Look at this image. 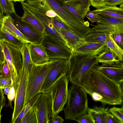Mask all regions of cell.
Wrapping results in <instances>:
<instances>
[{
	"label": "cell",
	"mask_w": 123,
	"mask_h": 123,
	"mask_svg": "<svg viewBox=\"0 0 123 123\" xmlns=\"http://www.w3.org/2000/svg\"><path fill=\"white\" fill-rule=\"evenodd\" d=\"M93 66L86 75L81 86L93 101L102 105H122L123 104V85L109 78L98 68Z\"/></svg>",
	"instance_id": "1"
},
{
	"label": "cell",
	"mask_w": 123,
	"mask_h": 123,
	"mask_svg": "<svg viewBox=\"0 0 123 123\" xmlns=\"http://www.w3.org/2000/svg\"><path fill=\"white\" fill-rule=\"evenodd\" d=\"M97 55L76 54L72 52L68 59V70L66 76L72 84L81 86L90 69L99 63Z\"/></svg>",
	"instance_id": "2"
},
{
	"label": "cell",
	"mask_w": 123,
	"mask_h": 123,
	"mask_svg": "<svg viewBox=\"0 0 123 123\" xmlns=\"http://www.w3.org/2000/svg\"><path fill=\"white\" fill-rule=\"evenodd\" d=\"M87 94L81 86L74 84L69 87L63 111L66 119L75 120L87 113Z\"/></svg>",
	"instance_id": "3"
},
{
	"label": "cell",
	"mask_w": 123,
	"mask_h": 123,
	"mask_svg": "<svg viewBox=\"0 0 123 123\" xmlns=\"http://www.w3.org/2000/svg\"><path fill=\"white\" fill-rule=\"evenodd\" d=\"M49 61L48 62L43 64H33L27 77L24 107L40 93L46 76L53 65V59H49Z\"/></svg>",
	"instance_id": "4"
},
{
	"label": "cell",
	"mask_w": 123,
	"mask_h": 123,
	"mask_svg": "<svg viewBox=\"0 0 123 123\" xmlns=\"http://www.w3.org/2000/svg\"><path fill=\"white\" fill-rule=\"evenodd\" d=\"M55 12L57 18L74 32L84 37L92 32L88 21L83 23L77 17L66 10L55 0H45Z\"/></svg>",
	"instance_id": "5"
},
{
	"label": "cell",
	"mask_w": 123,
	"mask_h": 123,
	"mask_svg": "<svg viewBox=\"0 0 123 123\" xmlns=\"http://www.w3.org/2000/svg\"><path fill=\"white\" fill-rule=\"evenodd\" d=\"M69 80L66 75L62 76L50 88L53 115H58L63 111L68 94Z\"/></svg>",
	"instance_id": "6"
},
{
	"label": "cell",
	"mask_w": 123,
	"mask_h": 123,
	"mask_svg": "<svg viewBox=\"0 0 123 123\" xmlns=\"http://www.w3.org/2000/svg\"><path fill=\"white\" fill-rule=\"evenodd\" d=\"M5 58L8 64L13 83L17 80L18 73L22 70V58L20 50L6 42H2Z\"/></svg>",
	"instance_id": "7"
},
{
	"label": "cell",
	"mask_w": 123,
	"mask_h": 123,
	"mask_svg": "<svg viewBox=\"0 0 123 123\" xmlns=\"http://www.w3.org/2000/svg\"><path fill=\"white\" fill-rule=\"evenodd\" d=\"M51 68L45 79L40 93L49 92L50 89L61 77L66 75L68 70V60L53 59Z\"/></svg>",
	"instance_id": "8"
},
{
	"label": "cell",
	"mask_w": 123,
	"mask_h": 123,
	"mask_svg": "<svg viewBox=\"0 0 123 123\" xmlns=\"http://www.w3.org/2000/svg\"><path fill=\"white\" fill-rule=\"evenodd\" d=\"M97 18L99 22L90 24L93 32L123 33V19L100 14H98Z\"/></svg>",
	"instance_id": "9"
},
{
	"label": "cell",
	"mask_w": 123,
	"mask_h": 123,
	"mask_svg": "<svg viewBox=\"0 0 123 123\" xmlns=\"http://www.w3.org/2000/svg\"><path fill=\"white\" fill-rule=\"evenodd\" d=\"M41 43L49 59L68 60L72 52L64 44L47 35H44Z\"/></svg>",
	"instance_id": "10"
},
{
	"label": "cell",
	"mask_w": 123,
	"mask_h": 123,
	"mask_svg": "<svg viewBox=\"0 0 123 123\" xmlns=\"http://www.w3.org/2000/svg\"><path fill=\"white\" fill-rule=\"evenodd\" d=\"M32 108L36 115L37 123H49L53 116L50 93H42Z\"/></svg>",
	"instance_id": "11"
},
{
	"label": "cell",
	"mask_w": 123,
	"mask_h": 123,
	"mask_svg": "<svg viewBox=\"0 0 123 123\" xmlns=\"http://www.w3.org/2000/svg\"><path fill=\"white\" fill-rule=\"evenodd\" d=\"M16 87L15 91V97L14 107L11 123H14L21 112L24 107L25 97L27 76L22 70L18 73Z\"/></svg>",
	"instance_id": "12"
},
{
	"label": "cell",
	"mask_w": 123,
	"mask_h": 123,
	"mask_svg": "<svg viewBox=\"0 0 123 123\" xmlns=\"http://www.w3.org/2000/svg\"><path fill=\"white\" fill-rule=\"evenodd\" d=\"M29 11L39 21L44 27V35L49 36L64 43L70 49L65 40L54 26L50 18L47 16L44 12L33 6L31 7Z\"/></svg>",
	"instance_id": "13"
},
{
	"label": "cell",
	"mask_w": 123,
	"mask_h": 123,
	"mask_svg": "<svg viewBox=\"0 0 123 123\" xmlns=\"http://www.w3.org/2000/svg\"><path fill=\"white\" fill-rule=\"evenodd\" d=\"M11 15L14 20L15 25L30 43L38 44L41 43L44 36L39 33L29 25L22 21L21 17L16 13Z\"/></svg>",
	"instance_id": "14"
},
{
	"label": "cell",
	"mask_w": 123,
	"mask_h": 123,
	"mask_svg": "<svg viewBox=\"0 0 123 123\" xmlns=\"http://www.w3.org/2000/svg\"><path fill=\"white\" fill-rule=\"evenodd\" d=\"M91 0H69L62 3L61 6L66 10L79 18L84 23L86 15L90 11Z\"/></svg>",
	"instance_id": "15"
},
{
	"label": "cell",
	"mask_w": 123,
	"mask_h": 123,
	"mask_svg": "<svg viewBox=\"0 0 123 123\" xmlns=\"http://www.w3.org/2000/svg\"><path fill=\"white\" fill-rule=\"evenodd\" d=\"M99 69L111 79L123 85V61L120 60L112 62L102 63L98 65Z\"/></svg>",
	"instance_id": "16"
},
{
	"label": "cell",
	"mask_w": 123,
	"mask_h": 123,
	"mask_svg": "<svg viewBox=\"0 0 123 123\" xmlns=\"http://www.w3.org/2000/svg\"><path fill=\"white\" fill-rule=\"evenodd\" d=\"M28 46L31 58L34 64L41 65L49 62V56L42 43H29Z\"/></svg>",
	"instance_id": "17"
},
{
	"label": "cell",
	"mask_w": 123,
	"mask_h": 123,
	"mask_svg": "<svg viewBox=\"0 0 123 123\" xmlns=\"http://www.w3.org/2000/svg\"><path fill=\"white\" fill-rule=\"evenodd\" d=\"M58 31L65 40L72 52L80 46L86 43L84 37L74 32L62 29Z\"/></svg>",
	"instance_id": "18"
},
{
	"label": "cell",
	"mask_w": 123,
	"mask_h": 123,
	"mask_svg": "<svg viewBox=\"0 0 123 123\" xmlns=\"http://www.w3.org/2000/svg\"><path fill=\"white\" fill-rule=\"evenodd\" d=\"M106 47L105 43H87L80 46L73 52L76 54L97 55Z\"/></svg>",
	"instance_id": "19"
},
{
	"label": "cell",
	"mask_w": 123,
	"mask_h": 123,
	"mask_svg": "<svg viewBox=\"0 0 123 123\" xmlns=\"http://www.w3.org/2000/svg\"><path fill=\"white\" fill-rule=\"evenodd\" d=\"M105 106H95L92 108L88 107L87 113L93 123H106V117L109 112V107Z\"/></svg>",
	"instance_id": "20"
},
{
	"label": "cell",
	"mask_w": 123,
	"mask_h": 123,
	"mask_svg": "<svg viewBox=\"0 0 123 123\" xmlns=\"http://www.w3.org/2000/svg\"><path fill=\"white\" fill-rule=\"evenodd\" d=\"M2 25L11 34L23 43H30L15 25L14 20L10 15H6L4 16L2 21Z\"/></svg>",
	"instance_id": "21"
},
{
	"label": "cell",
	"mask_w": 123,
	"mask_h": 123,
	"mask_svg": "<svg viewBox=\"0 0 123 123\" xmlns=\"http://www.w3.org/2000/svg\"><path fill=\"white\" fill-rule=\"evenodd\" d=\"M24 14L21 20L30 25L39 33L44 36L45 28L41 23L31 13L23 7Z\"/></svg>",
	"instance_id": "22"
},
{
	"label": "cell",
	"mask_w": 123,
	"mask_h": 123,
	"mask_svg": "<svg viewBox=\"0 0 123 123\" xmlns=\"http://www.w3.org/2000/svg\"><path fill=\"white\" fill-rule=\"evenodd\" d=\"M98 14L106 15L123 19V8L116 6H111L105 5L92 11Z\"/></svg>",
	"instance_id": "23"
},
{
	"label": "cell",
	"mask_w": 123,
	"mask_h": 123,
	"mask_svg": "<svg viewBox=\"0 0 123 123\" xmlns=\"http://www.w3.org/2000/svg\"><path fill=\"white\" fill-rule=\"evenodd\" d=\"M28 44L23 43L20 49L22 60V69L25 72L27 77L34 64L31 58Z\"/></svg>",
	"instance_id": "24"
},
{
	"label": "cell",
	"mask_w": 123,
	"mask_h": 123,
	"mask_svg": "<svg viewBox=\"0 0 123 123\" xmlns=\"http://www.w3.org/2000/svg\"><path fill=\"white\" fill-rule=\"evenodd\" d=\"M0 42L8 43L20 50L23 43L11 34L3 25L0 29Z\"/></svg>",
	"instance_id": "25"
},
{
	"label": "cell",
	"mask_w": 123,
	"mask_h": 123,
	"mask_svg": "<svg viewBox=\"0 0 123 123\" xmlns=\"http://www.w3.org/2000/svg\"><path fill=\"white\" fill-rule=\"evenodd\" d=\"M25 2L41 10L49 18H57L55 12L45 0H27Z\"/></svg>",
	"instance_id": "26"
},
{
	"label": "cell",
	"mask_w": 123,
	"mask_h": 123,
	"mask_svg": "<svg viewBox=\"0 0 123 123\" xmlns=\"http://www.w3.org/2000/svg\"><path fill=\"white\" fill-rule=\"evenodd\" d=\"M113 33H108V36L105 43L106 46L110 49L114 53L118 59L123 60V50L114 40Z\"/></svg>",
	"instance_id": "27"
},
{
	"label": "cell",
	"mask_w": 123,
	"mask_h": 123,
	"mask_svg": "<svg viewBox=\"0 0 123 123\" xmlns=\"http://www.w3.org/2000/svg\"><path fill=\"white\" fill-rule=\"evenodd\" d=\"M108 33L102 32H92L84 37L87 43H105Z\"/></svg>",
	"instance_id": "28"
},
{
	"label": "cell",
	"mask_w": 123,
	"mask_h": 123,
	"mask_svg": "<svg viewBox=\"0 0 123 123\" xmlns=\"http://www.w3.org/2000/svg\"><path fill=\"white\" fill-rule=\"evenodd\" d=\"M114 52L107 47L105 49L98 55L97 56L98 63L110 62L119 60L117 59Z\"/></svg>",
	"instance_id": "29"
},
{
	"label": "cell",
	"mask_w": 123,
	"mask_h": 123,
	"mask_svg": "<svg viewBox=\"0 0 123 123\" xmlns=\"http://www.w3.org/2000/svg\"><path fill=\"white\" fill-rule=\"evenodd\" d=\"M42 94L41 92L38 94L26 105L17 117L15 123H21L22 119L25 115L32 108Z\"/></svg>",
	"instance_id": "30"
},
{
	"label": "cell",
	"mask_w": 123,
	"mask_h": 123,
	"mask_svg": "<svg viewBox=\"0 0 123 123\" xmlns=\"http://www.w3.org/2000/svg\"><path fill=\"white\" fill-rule=\"evenodd\" d=\"M0 5L6 15L16 13L13 1L10 0H0Z\"/></svg>",
	"instance_id": "31"
},
{
	"label": "cell",
	"mask_w": 123,
	"mask_h": 123,
	"mask_svg": "<svg viewBox=\"0 0 123 123\" xmlns=\"http://www.w3.org/2000/svg\"><path fill=\"white\" fill-rule=\"evenodd\" d=\"M21 123H37L36 115L32 108L25 115Z\"/></svg>",
	"instance_id": "32"
},
{
	"label": "cell",
	"mask_w": 123,
	"mask_h": 123,
	"mask_svg": "<svg viewBox=\"0 0 123 123\" xmlns=\"http://www.w3.org/2000/svg\"><path fill=\"white\" fill-rule=\"evenodd\" d=\"M50 19L54 26L58 31L60 29H62L74 32L57 18H50Z\"/></svg>",
	"instance_id": "33"
},
{
	"label": "cell",
	"mask_w": 123,
	"mask_h": 123,
	"mask_svg": "<svg viewBox=\"0 0 123 123\" xmlns=\"http://www.w3.org/2000/svg\"><path fill=\"white\" fill-rule=\"evenodd\" d=\"M109 111L116 117L120 121L121 123H123V105L121 107H118L114 106L109 109Z\"/></svg>",
	"instance_id": "34"
},
{
	"label": "cell",
	"mask_w": 123,
	"mask_h": 123,
	"mask_svg": "<svg viewBox=\"0 0 123 123\" xmlns=\"http://www.w3.org/2000/svg\"><path fill=\"white\" fill-rule=\"evenodd\" d=\"M1 75L3 78H11L10 70L5 58L4 61V64Z\"/></svg>",
	"instance_id": "35"
},
{
	"label": "cell",
	"mask_w": 123,
	"mask_h": 123,
	"mask_svg": "<svg viewBox=\"0 0 123 123\" xmlns=\"http://www.w3.org/2000/svg\"><path fill=\"white\" fill-rule=\"evenodd\" d=\"M13 84L12 80L11 78H3L0 75V88H4L11 87Z\"/></svg>",
	"instance_id": "36"
},
{
	"label": "cell",
	"mask_w": 123,
	"mask_h": 123,
	"mask_svg": "<svg viewBox=\"0 0 123 123\" xmlns=\"http://www.w3.org/2000/svg\"><path fill=\"white\" fill-rule=\"evenodd\" d=\"M15 97V92L14 88L12 85L11 87L10 91L7 95V97L8 100V102L6 106L11 107L12 109H13L12 105V102L14 101Z\"/></svg>",
	"instance_id": "37"
},
{
	"label": "cell",
	"mask_w": 123,
	"mask_h": 123,
	"mask_svg": "<svg viewBox=\"0 0 123 123\" xmlns=\"http://www.w3.org/2000/svg\"><path fill=\"white\" fill-rule=\"evenodd\" d=\"M123 4V0H104L102 7L105 5L116 6L117 5H120Z\"/></svg>",
	"instance_id": "38"
},
{
	"label": "cell",
	"mask_w": 123,
	"mask_h": 123,
	"mask_svg": "<svg viewBox=\"0 0 123 123\" xmlns=\"http://www.w3.org/2000/svg\"><path fill=\"white\" fill-rule=\"evenodd\" d=\"M98 14L93 12L92 11H90L86 15L85 17L93 24L94 22H99L97 18Z\"/></svg>",
	"instance_id": "39"
},
{
	"label": "cell",
	"mask_w": 123,
	"mask_h": 123,
	"mask_svg": "<svg viewBox=\"0 0 123 123\" xmlns=\"http://www.w3.org/2000/svg\"><path fill=\"white\" fill-rule=\"evenodd\" d=\"M75 121L79 123H93L90 116L87 113Z\"/></svg>",
	"instance_id": "40"
},
{
	"label": "cell",
	"mask_w": 123,
	"mask_h": 123,
	"mask_svg": "<svg viewBox=\"0 0 123 123\" xmlns=\"http://www.w3.org/2000/svg\"><path fill=\"white\" fill-rule=\"evenodd\" d=\"M123 34H113L114 39L116 43L123 49Z\"/></svg>",
	"instance_id": "41"
},
{
	"label": "cell",
	"mask_w": 123,
	"mask_h": 123,
	"mask_svg": "<svg viewBox=\"0 0 123 123\" xmlns=\"http://www.w3.org/2000/svg\"><path fill=\"white\" fill-rule=\"evenodd\" d=\"M106 123H121L120 121L116 117L109 112L106 118Z\"/></svg>",
	"instance_id": "42"
},
{
	"label": "cell",
	"mask_w": 123,
	"mask_h": 123,
	"mask_svg": "<svg viewBox=\"0 0 123 123\" xmlns=\"http://www.w3.org/2000/svg\"><path fill=\"white\" fill-rule=\"evenodd\" d=\"M4 90L0 88V113L2 108L6 105V98L4 96Z\"/></svg>",
	"instance_id": "43"
},
{
	"label": "cell",
	"mask_w": 123,
	"mask_h": 123,
	"mask_svg": "<svg viewBox=\"0 0 123 123\" xmlns=\"http://www.w3.org/2000/svg\"><path fill=\"white\" fill-rule=\"evenodd\" d=\"M64 120L58 115H53L50 118L49 123H62Z\"/></svg>",
	"instance_id": "44"
},
{
	"label": "cell",
	"mask_w": 123,
	"mask_h": 123,
	"mask_svg": "<svg viewBox=\"0 0 123 123\" xmlns=\"http://www.w3.org/2000/svg\"><path fill=\"white\" fill-rule=\"evenodd\" d=\"M91 5L96 9L103 6V3L104 0H91Z\"/></svg>",
	"instance_id": "45"
},
{
	"label": "cell",
	"mask_w": 123,
	"mask_h": 123,
	"mask_svg": "<svg viewBox=\"0 0 123 123\" xmlns=\"http://www.w3.org/2000/svg\"><path fill=\"white\" fill-rule=\"evenodd\" d=\"M5 58L1 42H0V63L3 62Z\"/></svg>",
	"instance_id": "46"
},
{
	"label": "cell",
	"mask_w": 123,
	"mask_h": 123,
	"mask_svg": "<svg viewBox=\"0 0 123 123\" xmlns=\"http://www.w3.org/2000/svg\"><path fill=\"white\" fill-rule=\"evenodd\" d=\"M4 13L0 5V29L2 25V22L4 16Z\"/></svg>",
	"instance_id": "47"
},
{
	"label": "cell",
	"mask_w": 123,
	"mask_h": 123,
	"mask_svg": "<svg viewBox=\"0 0 123 123\" xmlns=\"http://www.w3.org/2000/svg\"><path fill=\"white\" fill-rule=\"evenodd\" d=\"M11 88V87H6L4 88V94L7 96L10 91Z\"/></svg>",
	"instance_id": "48"
},
{
	"label": "cell",
	"mask_w": 123,
	"mask_h": 123,
	"mask_svg": "<svg viewBox=\"0 0 123 123\" xmlns=\"http://www.w3.org/2000/svg\"><path fill=\"white\" fill-rule=\"evenodd\" d=\"M4 64V62L0 63V75H1L3 67Z\"/></svg>",
	"instance_id": "49"
},
{
	"label": "cell",
	"mask_w": 123,
	"mask_h": 123,
	"mask_svg": "<svg viewBox=\"0 0 123 123\" xmlns=\"http://www.w3.org/2000/svg\"><path fill=\"white\" fill-rule=\"evenodd\" d=\"M10 0L14 1V2H16V1H19L20 2H24L25 0Z\"/></svg>",
	"instance_id": "50"
},
{
	"label": "cell",
	"mask_w": 123,
	"mask_h": 123,
	"mask_svg": "<svg viewBox=\"0 0 123 123\" xmlns=\"http://www.w3.org/2000/svg\"><path fill=\"white\" fill-rule=\"evenodd\" d=\"M1 114L0 113V120L1 118Z\"/></svg>",
	"instance_id": "51"
},
{
	"label": "cell",
	"mask_w": 123,
	"mask_h": 123,
	"mask_svg": "<svg viewBox=\"0 0 123 123\" xmlns=\"http://www.w3.org/2000/svg\"><path fill=\"white\" fill-rule=\"evenodd\" d=\"M69 0H66V1H68Z\"/></svg>",
	"instance_id": "52"
}]
</instances>
